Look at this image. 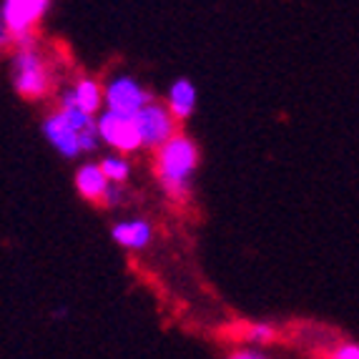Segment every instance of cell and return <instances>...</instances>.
<instances>
[{"label": "cell", "mask_w": 359, "mask_h": 359, "mask_svg": "<svg viewBox=\"0 0 359 359\" xmlns=\"http://www.w3.org/2000/svg\"><path fill=\"white\" fill-rule=\"evenodd\" d=\"M330 359H359V344L344 341V344H339V347L332 352Z\"/></svg>", "instance_id": "cell-14"}, {"label": "cell", "mask_w": 359, "mask_h": 359, "mask_svg": "<svg viewBox=\"0 0 359 359\" xmlns=\"http://www.w3.org/2000/svg\"><path fill=\"white\" fill-rule=\"evenodd\" d=\"M198 166V149L186 133H176L166 146L156 151V176L163 191L184 201L191 191V174Z\"/></svg>", "instance_id": "cell-1"}, {"label": "cell", "mask_w": 359, "mask_h": 359, "mask_svg": "<svg viewBox=\"0 0 359 359\" xmlns=\"http://www.w3.org/2000/svg\"><path fill=\"white\" fill-rule=\"evenodd\" d=\"M229 359H266V357L259 354V352H254V349H241V352L229 354Z\"/></svg>", "instance_id": "cell-16"}, {"label": "cell", "mask_w": 359, "mask_h": 359, "mask_svg": "<svg viewBox=\"0 0 359 359\" xmlns=\"http://www.w3.org/2000/svg\"><path fill=\"white\" fill-rule=\"evenodd\" d=\"M48 8V0H6L0 8V25L8 28V33L15 41V38L33 33V28L41 23Z\"/></svg>", "instance_id": "cell-5"}, {"label": "cell", "mask_w": 359, "mask_h": 359, "mask_svg": "<svg viewBox=\"0 0 359 359\" xmlns=\"http://www.w3.org/2000/svg\"><path fill=\"white\" fill-rule=\"evenodd\" d=\"M179 121L171 116V111L166 108V103H151L146 106L141 114L136 116V126L141 131V138H144V149H154L158 151L161 146H166L176 133H181L176 128Z\"/></svg>", "instance_id": "cell-4"}, {"label": "cell", "mask_w": 359, "mask_h": 359, "mask_svg": "<svg viewBox=\"0 0 359 359\" xmlns=\"http://www.w3.org/2000/svg\"><path fill=\"white\" fill-rule=\"evenodd\" d=\"M166 108L176 121H186L196 108V86L189 78H179L171 83L166 96Z\"/></svg>", "instance_id": "cell-11"}, {"label": "cell", "mask_w": 359, "mask_h": 359, "mask_svg": "<svg viewBox=\"0 0 359 359\" xmlns=\"http://www.w3.org/2000/svg\"><path fill=\"white\" fill-rule=\"evenodd\" d=\"M98 136L121 154H133V151L144 149V138L136 126V118H123L111 111H103L98 116Z\"/></svg>", "instance_id": "cell-6"}, {"label": "cell", "mask_w": 359, "mask_h": 359, "mask_svg": "<svg viewBox=\"0 0 359 359\" xmlns=\"http://www.w3.org/2000/svg\"><path fill=\"white\" fill-rule=\"evenodd\" d=\"M274 337H276V330L271 324H264V322L249 324L244 330V339L254 341V344H269V341H274Z\"/></svg>", "instance_id": "cell-13"}, {"label": "cell", "mask_w": 359, "mask_h": 359, "mask_svg": "<svg viewBox=\"0 0 359 359\" xmlns=\"http://www.w3.org/2000/svg\"><path fill=\"white\" fill-rule=\"evenodd\" d=\"M121 196H123V189H121L118 184H111L106 191V198H103V204L106 206H116L121 201Z\"/></svg>", "instance_id": "cell-15"}, {"label": "cell", "mask_w": 359, "mask_h": 359, "mask_svg": "<svg viewBox=\"0 0 359 359\" xmlns=\"http://www.w3.org/2000/svg\"><path fill=\"white\" fill-rule=\"evenodd\" d=\"M43 136L48 138V144L66 158H76L78 154H83L81 151V133L68 123L60 111H55L43 121Z\"/></svg>", "instance_id": "cell-7"}, {"label": "cell", "mask_w": 359, "mask_h": 359, "mask_svg": "<svg viewBox=\"0 0 359 359\" xmlns=\"http://www.w3.org/2000/svg\"><path fill=\"white\" fill-rule=\"evenodd\" d=\"M108 186H111V181L103 174L101 163H83V166L76 171V189H78V194L83 198H88V201L103 204Z\"/></svg>", "instance_id": "cell-10"}, {"label": "cell", "mask_w": 359, "mask_h": 359, "mask_svg": "<svg viewBox=\"0 0 359 359\" xmlns=\"http://www.w3.org/2000/svg\"><path fill=\"white\" fill-rule=\"evenodd\" d=\"M111 236H114L116 244H121L123 249H131V252H141L151 244L154 239V229L144 219H133V222H118L111 229Z\"/></svg>", "instance_id": "cell-9"}, {"label": "cell", "mask_w": 359, "mask_h": 359, "mask_svg": "<svg viewBox=\"0 0 359 359\" xmlns=\"http://www.w3.org/2000/svg\"><path fill=\"white\" fill-rule=\"evenodd\" d=\"M154 103V96L131 76H116L106 86V111L123 118H136L146 106Z\"/></svg>", "instance_id": "cell-2"}, {"label": "cell", "mask_w": 359, "mask_h": 359, "mask_svg": "<svg viewBox=\"0 0 359 359\" xmlns=\"http://www.w3.org/2000/svg\"><path fill=\"white\" fill-rule=\"evenodd\" d=\"M101 168H103V174H106V179L118 186L126 184L128 176H131V163H128L123 156H106L101 161Z\"/></svg>", "instance_id": "cell-12"}, {"label": "cell", "mask_w": 359, "mask_h": 359, "mask_svg": "<svg viewBox=\"0 0 359 359\" xmlns=\"http://www.w3.org/2000/svg\"><path fill=\"white\" fill-rule=\"evenodd\" d=\"M13 86L23 98H41L50 90V76L48 68L43 63L38 48L33 50H15L13 58Z\"/></svg>", "instance_id": "cell-3"}, {"label": "cell", "mask_w": 359, "mask_h": 359, "mask_svg": "<svg viewBox=\"0 0 359 359\" xmlns=\"http://www.w3.org/2000/svg\"><path fill=\"white\" fill-rule=\"evenodd\" d=\"M103 103H106V88H101L90 78H81L71 90L60 96V106H76L78 111H83L88 116L101 114Z\"/></svg>", "instance_id": "cell-8"}]
</instances>
